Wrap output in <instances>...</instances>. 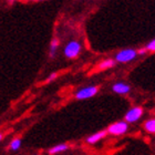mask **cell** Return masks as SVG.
<instances>
[{"mask_svg":"<svg viewBox=\"0 0 155 155\" xmlns=\"http://www.w3.org/2000/svg\"><path fill=\"white\" fill-rule=\"evenodd\" d=\"M115 60H112V59H107V60H104L102 61L99 64V69L100 70H107L109 68H113L114 65H115Z\"/></svg>","mask_w":155,"mask_h":155,"instance_id":"9","label":"cell"},{"mask_svg":"<svg viewBox=\"0 0 155 155\" xmlns=\"http://www.w3.org/2000/svg\"><path fill=\"white\" fill-rule=\"evenodd\" d=\"M144 129H145L146 132L155 134V117L147 120V121L144 123Z\"/></svg>","mask_w":155,"mask_h":155,"instance_id":"8","label":"cell"},{"mask_svg":"<svg viewBox=\"0 0 155 155\" xmlns=\"http://www.w3.org/2000/svg\"><path fill=\"white\" fill-rule=\"evenodd\" d=\"M112 90L117 94H126L130 92L131 87H130L129 84L124 83V82H117V83L113 84Z\"/></svg>","mask_w":155,"mask_h":155,"instance_id":"6","label":"cell"},{"mask_svg":"<svg viewBox=\"0 0 155 155\" xmlns=\"http://www.w3.org/2000/svg\"><path fill=\"white\" fill-rule=\"evenodd\" d=\"M129 130V124L126 121H119L113 124H111L107 127V133H110L112 135H123L124 133L127 132Z\"/></svg>","mask_w":155,"mask_h":155,"instance_id":"2","label":"cell"},{"mask_svg":"<svg viewBox=\"0 0 155 155\" xmlns=\"http://www.w3.org/2000/svg\"><path fill=\"white\" fill-rule=\"evenodd\" d=\"M142 115H143L142 107H132L131 110H129L126 112L125 116H124V120H125L127 123H134V122H136V121H139Z\"/></svg>","mask_w":155,"mask_h":155,"instance_id":"5","label":"cell"},{"mask_svg":"<svg viewBox=\"0 0 155 155\" xmlns=\"http://www.w3.org/2000/svg\"><path fill=\"white\" fill-rule=\"evenodd\" d=\"M147 49V51H152V52H155V39L152 40V41H150L145 47Z\"/></svg>","mask_w":155,"mask_h":155,"instance_id":"13","label":"cell"},{"mask_svg":"<svg viewBox=\"0 0 155 155\" xmlns=\"http://www.w3.org/2000/svg\"><path fill=\"white\" fill-rule=\"evenodd\" d=\"M137 54V51H135L134 49H124L115 55V61L121 62V63H126V62L131 61L135 58Z\"/></svg>","mask_w":155,"mask_h":155,"instance_id":"3","label":"cell"},{"mask_svg":"<svg viewBox=\"0 0 155 155\" xmlns=\"http://www.w3.org/2000/svg\"><path fill=\"white\" fill-rule=\"evenodd\" d=\"M107 133V131H100V132L94 133V134H92V135H90L89 137H87V142L89 143V144H95V143L99 142L100 140L105 137Z\"/></svg>","mask_w":155,"mask_h":155,"instance_id":"7","label":"cell"},{"mask_svg":"<svg viewBox=\"0 0 155 155\" xmlns=\"http://www.w3.org/2000/svg\"><path fill=\"white\" fill-rule=\"evenodd\" d=\"M58 77V74L57 73H51V74L49 75V78H48V81L50 82V81H52V80H54L55 78Z\"/></svg>","mask_w":155,"mask_h":155,"instance_id":"14","label":"cell"},{"mask_svg":"<svg viewBox=\"0 0 155 155\" xmlns=\"http://www.w3.org/2000/svg\"><path fill=\"white\" fill-rule=\"evenodd\" d=\"M58 45H59V40L57 38H54L51 41V45H50V57H51V58L54 57L55 52H57V49H58Z\"/></svg>","mask_w":155,"mask_h":155,"instance_id":"11","label":"cell"},{"mask_svg":"<svg viewBox=\"0 0 155 155\" xmlns=\"http://www.w3.org/2000/svg\"><path fill=\"white\" fill-rule=\"evenodd\" d=\"M81 51V45L80 42L75 41V40H72L65 45L64 50H63V53L68 59H74L77 58L79 53Z\"/></svg>","mask_w":155,"mask_h":155,"instance_id":"1","label":"cell"},{"mask_svg":"<svg viewBox=\"0 0 155 155\" xmlns=\"http://www.w3.org/2000/svg\"><path fill=\"white\" fill-rule=\"evenodd\" d=\"M68 144H58V145L53 146L49 150V153L50 154H58V153H61L65 150H68Z\"/></svg>","mask_w":155,"mask_h":155,"instance_id":"10","label":"cell"},{"mask_svg":"<svg viewBox=\"0 0 155 155\" xmlns=\"http://www.w3.org/2000/svg\"><path fill=\"white\" fill-rule=\"evenodd\" d=\"M146 51H147V49L145 48V47H144V48H141L139 50V51H137V53H139V54H144V53H146Z\"/></svg>","mask_w":155,"mask_h":155,"instance_id":"15","label":"cell"},{"mask_svg":"<svg viewBox=\"0 0 155 155\" xmlns=\"http://www.w3.org/2000/svg\"><path fill=\"white\" fill-rule=\"evenodd\" d=\"M20 146H21V140L20 139H15L12 142L10 143V150H12V151L19 150Z\"/></svg>","mask_w":155,"mask_h":155,"instance_id":"12","label":"cell"},{"mask_svg":"<svg viewBox=\"0 0 155 155\" xmlns=\"http://www.w3.org/2000/svg\"><path fill=\"white\" fill-rule=\"evenodd\" d=\"M97 93V87L95 85H91V87H83L75 93V97L78 100H85V99H90V97H94Z\"/></svg>","mask_w":155,"mask_h":155,"instance_id":"4","label":"cell"}]
</instances>
